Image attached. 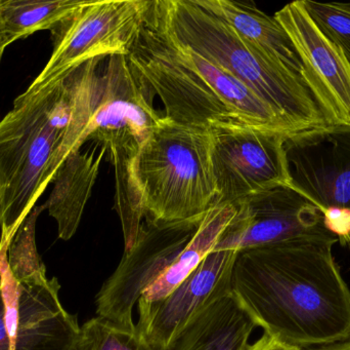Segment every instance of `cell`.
<instances>
[{
  "label": "cell",
  "mask_w": 350,
  "mask_h": 350,
  "mask_svg": "<svg viewBox=\"0 0 350 350\" xmlns=\"http://www.w3.org/2000/svg\"><path fill=\"white\" fill-rule=\"evenodd\" d=\"M238 252L212 251L166 297L137 301V332L156 349H170L179 333L208 306L232 293V271Z\"/></svg>",
  "instance_id": "cell-14"
},
{
  "label": "cell",
  "mask_w": 350,
  "mask_h": 350,
  "mask_svg": "<svg viewBox=\"0 0 350 350\" xmlns=\"http://www.w3.org/2000/svg\"><path fill=\"white\" fill-rule=\"evenodd\" d=\"M6 45L4 42L3 35H2L1 26H0V61H1L2 53H3L4 49Z\"/></svg>",
  "instance_id": "cell-26"
},
{
  "label": "cell",
  "mask_w": 350,
  "mask_h": 350,
  "mask_svg": "<svg viewBox=\"0 0 350 350\" xmlns=\"http://www.w3.org/2000/svg\"><path fill=\"white\" fill-rule=\"evenodd\" d=\"M306 12L323 34L345 53L350 63V8L341 2L302 0Z\"/></svg>",
  "instance_id": "cell-22"
},
{
  "label": "cell",
  "mask_w": 350,
  "mask_h": 350,
  "mask_svg": "<svg viewBox=\"0 0 350 350\" xmlns=\"http://www.w3.org/2000/svg\"><path fill=\"white\" fill-rule=\"evenodd\" d=\"M256 327L230 293L193 318L168 350H245Z\"/></svg>",
  "instance_id": "cell-16"
},
{
  "label": "cell",
  "mask_w": 350,
  "mask_h": 350,
  "mask_svg": "<svg viewBox=\"0 0 350 350\" xmlns=\"http://www.w3.org/2000/svg\"><path fill=\"white\" fill-rule=\"evenodd\" d=\"M211 131L164 115L135 156L146 219L156 223L201 219L215 207Z\"/></svg>",
  "instance_id": "cell-6"
},
{
  "label": "cell",
  "mask_w": 350,
  "mask_h": 350,
  "mask_svg": "<svg viewBox=\"0 0 350 350\" xmlns=\"http://www.w3.org/2000/svg\"><path fill=\"white\" fill-rule=\"evenodd\" d=\"M304 68V84L328 127H350V63L318 28L302 0L275 12Z\"/></svg>",
  "instance_id": "cell-12"
},
{
  "label": "cell",
  "mask_w": 350,
  "mask_h": 350,
  "mask_svg": "<svg viewBox=\"0 0 350 350\" xmlns=\"http://www.w3.org/2000/svg\"><path fill=\"white\" fill-rule=\"evenodd\" d=\"M203 218L174 223L146 219L137 242L124 252L120 264L96 295V316L127 330H137L133 318L135 304L174 264Z\"/></svg>",
  "instance_id": "cell-9"
},
{
  "label": "cell",
  "mask_w": 350,
  "mask_h": 350,
  "mask_svg": "<svg viewBox=\"0 0 350 350\" xmlns=\"http://www.w3.org/2000/svg\"><path fill=\"white\" fill-rule=\"evenodd\" d=\"M103 60H92L44 88L27 90L0 121L2 246H8L64 160L85 143Z\"/></svg>",
  "instance_id": "cell-2"
},
{
  "label": "cell",
  "mask_w": 350,
  "mask_h": 350,
  "mask_svg": "<svg viewBox=\"0 0 350 350\" xmlns=\"http://www.w3.org/2000/svg\"><path fill=\"white\" fill-rule=\"evenodd\" d=\"M100 144L86 152H72L53 175V189L44 203L57 221L59 238L69 240L77 232L86 203L98 178L100 162L107 152Z\"/></svg>",
  "instance_id": "cell-15"
},
{
  "label": "cell",
  "mask_w": 350,
  "mask_h": 350,
  "mask_svg": "<svg viewBox=\"0 0 350 350\" xmlns=\"http://www.w3.org/2000/svg\"><path fill=\"white\" fill-rule=\"evenodd\" d=\"M347 5L350 8V2H347Z\"/></svg>",
  "instance_id": "cell-27"
},
{
  "label": "cell",
  "mask_w": 350,
  "mask_h": 350,
  "mask_svg": "<svg viewBox=\"0 0 350 350\" xmlns=\"http://www.w3.org/2000/svg\"><path fill=\"white\" fill-rule=\"evenodd\" d=\"M151 4L148 0H85L51 29V59L28 90L49 86L92 60L129 55Z\"/></svg>",
  "instance_id": "cell-7"
},
{
  "label": "cell",
  "mask_w": 350,
  "mask_h": 350,
  "mask_svg": "<svg viewBox=\"0 0 350 350\" xmlns=\"http://www.w3.org/2000/svg\"><path fill=\"white\" fill-rule=\"evenodd\" d=\"M196 2L210 14L228 23L253 49L281 62L302 78L301 62L285 30L273 16H269L252 4L232 0H196Z\"/></svg>",
  "instance_id": "cell-17"
},
{
  "label": "cell",
  "mask_w": 350,
  "mask_h": 350,
  "mask_svg": "<svg viewBox=\"0 0 350 350\" xmlns=\"http://www.w3.org/2000/svg\"><path fill=\"white\" fill-rule=\"evenodd\" d=\"M308 350H350V340L345 342L336 343V345H329V347H317Z\"/></svg>",
  "instance_id": "cell-25"
},
{
  "label": "cell",
  "mask_w": 350,
  "mask_h": 350,
  "mask_svg": "<svg viewBox=\"0 0 350 350\" xmlns=\"http://www.w3.org/2000/svg\"><path fill=\"white\" fill-rule=\"evenodd\" d=\"M236 214L234 205L213 207L202 220L195 236L180 253L170 268L142 295L146 301H156L166 297L185 281L215 248L218 238Z\"/></svg>",
  "instance_id": "cell-18"
},
{
  "label": "cell",
  "mask_w": 350,
  "mask_h": 350,
  "mask_svg": "<svg viewBox=\"0 0 350 350\" xmlns=\"http://www.w3.org/2000/svg\"><path fill=\"white\" fill-rule=\"evenodd\" d=\"M211 162L215 207L234 205L251 195L290 187L285 142L290 135L251 125L214 127Z\"/></svg>",
  "instance_id": "cell-8"
},
{
  "label": "cell",
  "mask_w": 350,
  "mask_h": 350,
  "mask_svg": "<svg viewBox=\"0 0 350 350\" xmlns=\"http://www.w3.org/2000/svg\"><path fill=\"white\" fill-rule=\"evenodd\" d=\"M107 59L98 77L86 141L92 140L107 150L112 146L139 148L159 127L164 115L154 108L155 92L127 55Z\"/></svg>",
  "instance_id": "cell-10"
},
{
  "label": "cell",
  "mask_w": 350,
  "mask_h": 350,
  "mask_svg": "<svg viewBox=\"0 0 350 350\" xmlns=\"http://www.w3.org/2000/svg\"><path fill=\"white\" fill-rule=\"evenodd\" d=\"M154 8L179 42L228 72L299 131L328 127L297 73L253 49L196 0H154Z\"/></svg>",
  "instance_id": "cell-4"
},
{
  "label": "cell",
  "mask_w": 350,
  "mask_h": 350,
  "mask_svg": "<svg viewBox=\"0 0 350 350\" xmlns=\"http://www.w3.org/2000/svg\"><path fill=\"white\" fill-rule=\"evenodd\" d=\"M325 225L345 246L350 238V210L330 209L323 214Z\"/></svg>",
  "instance_id": "cell-23"
},
{
  "label": "cell",
  "mask_w": 350,
  "mask_h": 350,
  "mask_svg": "<svg viewBox=\"0 0 350 350\" xmlns=\"http://www.w3.org/2000/svg\"><path fill=\"white\" fill-rule=\"evenodd\" d=\"M334 234L238 252L232 293L257 327L302 350L350 340V289Z\"/></svg>",
  "instance_id": "cell-1"
},
{
  "label": "cell",
  "mask_w": 350,
  "mask_h": 350,
  "mask_svg": "<svg viewBox=\"0 0 350 350\" xmlns=\"http://www.w3.org/2000/svg\"><path fill=\"white\" fill-rule=\"evenodd\" d=\"M349 246L350 247V238H349Z\"/></svg>",
  "instance_id": "cell-28"
},
{
  "label": "cell",
  "mask_w": 350,
  "mask_h": 350,
  "mask_svg": "<svg viewBox=\"0 0 350 350\" xmlns=\"http://www.w3.org/2000/svg\"><path fill=\"white\" fill-rule=\"evenodd\" d=\"M139 148L133 146H112L110 160L116 177L115 209L122 224L125 250H131L137 242L139 230L146 220L143 195L135 178V156Z\"/></svg>",
  "instance_id": "cell-20"
},
{
  "label": "cell",
  "mask_w": 350,
  "mask_h": 350,
  "mask_svg": "<svg viewBox=\"0 0 350 350\" xmlns=\"http://www.w3.org/2000/svg\"><path fill=\"white\" fill-rule=\"evenodd\" d=\"M34 207L8 248L0 246V350H73L77 318L59 301L57 277L49 279L37 253Z\"/></svg>",
  "instance_id": "cell-5"
},
{
  "label": "cell",
  "mask_w": 350,
  "mask_h": 350,
  "mask_svg": "<svg viewBox=\"0 0 350 350\" xmlns=\"http://www.w3.org/2000/svg\"><path fill=\"white\" fill-rule=\"evenodd\" d=\"M85 0H0V26L6 47L38 30H51Z\"/></svg>",
  "instance_id": "cell-19"
},
{
  "label": "cell",
  "mask_w": 350,
  "mask_h": 350,
  "mask_svg": "<svg viewBox=\"0 0 350 350\" xmlns=\"http://www.w3.org/2000/svg\"><path fill=\"white\" fill-rule=\"evenodd\" d=\"M245 350H302L298 347H291V345H285L280 342L277 339L269 335L263 333L262 336L256 341V342L249 345Z\"/></svg>",
  "instance_id": "cell-24"
},
{
  "label": "cell",
  "mask_w": 350,
  "mask_h": 350,
  "mask_svg": "<svg viewBox=\"0 0 350 350\" xmlns=\"http://www.w3.org/2000/svg\"><path fill=\"white\" fill-rule=\"evenodd\" d=\"M234 207L236 214L214 251L241 252L333 234L325 225L323 214L288 186L251 195Z\"/></svg>",
  "instance_id": "cell-11"
},
{
  "label": "cell",
  "mask_w": 350,
  "mask_h": 350,
  "mask_svg": "<svg viewBox=\"0 0 350 350\" xmlns=\"http://www.w3.org/2000/svg\"><path fill=\"white\" fill-rule=\"evenodd\" d=\"M290 188L321 213L350 210V127H326L289 136L285 142Z\"/></svg>",
  "instance_id": "cell-13"
},
{
  "label": "cell",
  "mask_w": 350,
  "mask_h": 350,
  "mask_svg": "<svg viewBox=\"0 0 350 350\" xmlns=\"http://www.w3.org/2000/svg\"><path fill=\"white\" fill-rule=\"evenodd\" d=\"M73 350H161L139 336L106 318L96 316L80 327Z\"/></svg>",
  "instance_id": "cell-21"
},
{
  "label": "cell",
  "mask_w": 350,
  "mask_h": 350,
  "mask_svg": "<svg viewBox=\"0 0 350 350\" xmlns=\"http://www.w3.org/2000/svg\"><path fill=\"white\" fill-rule=\"evenodd\" d=\"M127 58L161 99L164 115L179 125H251L290 136L301 132L228 72L179 42L154 0Z\"/></svg>",
  "instance_id": "cell-3"
}]
</instances>
